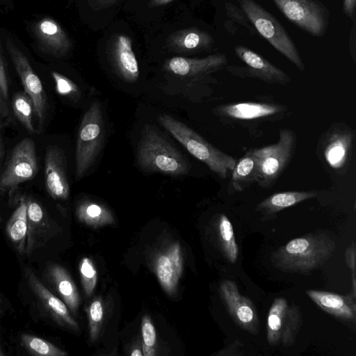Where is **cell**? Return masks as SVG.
Returning <instances> with one entry per match:
<instances>
[{
	"label": "cell",
	"instance_id": "cell-1",
	"mask_svg": "<svg viewBox=\"0 0 356 356\" xmlns=\"http://www.w3.org/2000/svg\"><path fill=\"white\" fill-rule=\"evenodd\" d=\"M336 242L324 232H315L291 240L271 254L278 270L309 275L321 267L333 254Z\"/></svg>",
	"mask_w": 356,
	"mask_h": 356
},
{
	"label": "cell",
	"instance_id": "cell-2",
	"mask_svg": "<svg viewBox=\"0 0 356 356\" xmlns=\"http://www.w3.org/2000/svg\"><path fill=\"white\" fill-rule=\"evenodd\" d=\"M137 159L143 168L151 172L179 176L190 170L184 156L150 124L143 130Z\"/></svg>",
	"mask_w": 356,
	"mask_h": 356
},
{
	"label": "cell",
	"instance_id": "cell-3",
	"mask_svg": "<svg viewBox=\"0 0 356 356\" xmlns=\"http://www.w3.org/2000/svg\"><path fill=\"white\" fill-rule=\"evenodd\" d=\"M158 121L191 154L220 178H226L228 172H232L236 159L211 145L193 129L169 115L159 116Z\"/></svg>",
	"mask_w": 356,
	"mask_h": 356
},
{
	"label": "cell",
	"instance_id": "cell-4",
	"mask_svg": "<svg viewBox=\"0 0 356 356\" xmlns=\"http://www.w3.org/2000/svg\"><path fill=\"white\" fill-rule=\"evenodd\" d=\"M237 1L259 33L298 69L303 71L305 67L300 54L280 21L255 0Z\"/></svg>",
	"mask_w": 356,
	"mask_h": 356
},
{
	"label": "cell",
	"instance_id": "cell-5",
	"mask_svg": "<svg viewBox=\"0 0 356 356\" xmlns=\"http://www.w3.org/2000/svg\"><path fill=\"white\" fill-rule=\"evenodd\" d=\"M296 145V134L289 129H280L279 139L275 144L252 149L258 161L257 183L270 188L289 164Z\"/></svg>",
	"mask_w": 356,
	"mask_h": 356
},
{
	"label": "cell",
	"instance_id": "cell-6",
	"mask_svg": "<svg viewBox=\"0 0 356 356\" xmlns=\"http://www.w3.org/2000/svg\"><path fill=\"white\" fill-rule=\"evenodd\" d=\"M104 123L99 102H93L81 120L76 146V176L82 178L97 156L104 138Z\"/></svg>",
	"mask_w": 356,
	"mask_h": 356
},
{
	"label": "cell",
	"instance_id": "cell-7",
	"mask_svg": "<svg viewBox=\"0 0 356 356\" xmlns=\"http://www.w3.org/2000/svg\"><path fill=\"white\" fill-rule=\"evenodd\" d=\"M282 15L299 29L315 37L326 33L330 12L318 0H272Z\"/></svg>",
	"mask_w": 356,
	"mask_h": 356
},
{
	"label": "cell",
	"instance_id": "cell-8",
	"mask_svg": "<svg viewBox=\"0 0 356 356\" xmlns=\"http://www.w3.org/2000/svg\"><path fill=\"white\" fill-rule=\"evenodd\" d=\"M302 324L300 307L289 304L284 298H277L268 314L266 338L271 346H292Z\"/></svg>",
	"mask_w": 356,
	"mask_h": 356
},
{
	"label": "cell",
	"instance_id": "cell-9",
	"mask_svg": "<svg viewBox=\"0 0 356 356\" xmlns=\"http://www.w3.org/2000/svg\"><path fill=\"white\" fill-rule=\"evenodd\" d=\"M38 170L35 142L25 138L13 149L0 178V188L12 190L35 177Z\"/></svg>",
	"mask_w": 356,
	"mask_h": 356
},
{
	"label": "cell",
	"instance_id": "cell-10",
	"mask_svg": "<svg viewBox=\"0 0 356 356\" xmlns=\"http://www.w3.org/2000/svg\"><path fill=\"white\" fill-rule=\"evenodd\" d=\"M6 47L24 92L32 99L38 124L42 127L46 117L47 100L41 81L32 69L28 58L10 39L7 40Z\"/></svg>",
	"mask_w": 356,
	"mask_h": 356
},
{
	"label": "cell",
	"instance_id": "cell-11",
	"mask_svg": "<svg viewBox=\"0 0 356 356\" xmlns=\"http://www.w3.org/2000/svg\"><path fill=\"white\" fill-rule=\"evenodd\" d=\"M220 294L225 308L233 321L241 328L252 334L259 330V320L255 305L251 300L240 294L236 283L223 281Z\"/></svg>",
	"mask_w": 356,
	"mask_h": 356
},
{
	"label": "cell",
	"instance_id": "cell-12",
	"mask_svg": "<svg viewBox=\"0 0 356 356\" xmlns=\"http://www.w3.org/2000/svg\"><path fill=\"white\" fill-rule=\"evenodd\" d=\"M234 52L246 65L243 68L245 76L271 84L286 85L290 82V77L284 71L252 49L238 44Z\"/></svg>",
	"mask_w": 356,
	"mask_h": 356
},
{
	"label": "cell",
	"instance_id": "cell-13",
	"mask_svg": "<svg viewBox=\"0 0 356 356\" xmlns=\"http://www.w3.org/2000/svg\"><path fill=\"white\" fill-rule=\"evenodd\" d=\"M45 186L54 200H65L70 194V186L66 173L65 159L62 151L56 147H49L44 160Z\"/></svg>",
	"mask_w": 356,
	"mask_h": 356
},
{
	"label": "cell",
	"instance_id": "cell-14",
	"mask_svg": "<svg viewBox=\"0 0 356 356\" xmlns=\"http://www.w3.org/2000/svg\"><path fill=\"white\" fill-rule=\"evenodd\" d=\"M40 50L56 57L66 55L72 42L60 24L50 17L38 21L33 28Z\"/></svg>",
	"mask_w": 356,
	"mask_h": 356
},
{
	"label": "cell",
	"instance_id": "cell-15",
	"mask_svg": "<svg viewBox=\"0 0 356 356\" xmlns=\"http://www.w3.org/2000/svg\"><path fill=\"white\" fill-rule=\"evenodd\" d=\"M109 50L111 61L117 74L125 81H136L139 77V68L131 39L126 35H116L111 40Z\"/></svg>",
	"mask_w": 356,
	"mask_h": 356
},
{
	"label": "cell",
	"instance_id": "cell-16",
	"mask_svg": "<svg viewBox=\"0 0 356 356\" xmlns=\"http://www.w3.org/2000/svg\"><path fill=\"white\" fill-rule=\"evenodd\" d=\"M227 62L224 54H215L202 58L176 56L167 61L165 68L178 76L197 77L222 69Z\"/></svg>",
	"mask_w": 356,
	"mask_h": 356
},
{
	"label": "cell",
	"instance_id": "cell-17",
	"mask_svg": "<svg viewBox=\"0 0 356 356\" xmlns=\"http://www.w3.org/2000/svg\"><path fill=\"white\" fill-rule=\"evenodd\" d=\"M25 276L31 291L53 318L71 329L78 330L79 325L71 316L67 305L54 295L30 268H25Z\"/></svg>",
	"mask_w": 356,
	"mask_h": 356
},
{
	"label": "cell",
	"instance_id": "cell-18",
	"mask_svg": "<svg viewBox=\"0 0 356 356\" xmlns=\"http://www.w3.org/2000/svg\"><path fill=\"white\" fill-rule=\"evenodd\" d=\"M306 293L327 313L346 322L355 321V296H341L318 290H307Z\"/></svg>",
	"mask_w": 356,
	"mask_h": 356
},
{
	"label": "cell",
	"instance_id": "cell-19",
	"mask_svg": "<svg viewBox=\"0 0 356 356\" xmlns=\"http://www.w3.org/2000/svg\"><path fill=\"white\" fill-rule=\"evenodd\" d=\"M155 270L163 289L168 294H173L183 270L181 247L178 243L172 244L165 254L157 257Z\"/></svg>",
	"mask_w": 356,
	"mask_h": 356
},
{
	"label": "cell",
	"instance_id": "cell-20",
	"mask_svg": "<svg viewBox=\"0 0 356 356\" xmlns=\"http://www.w3.org/2000/svg\"><path fill=\"white\" fill-rule=\"evenodd\" d=\"M213 44L214 40L210 33L195 27L176 31L167 39L170 49L184 53L210 51Z\"/></svg>",
	"mask_w": 356,
	"mask_h": 356
},
{
	"label": "cell",
	"instance_id": "cell-21",
	"mask_svg": "<svg viewBox=\"0 0 356 356\" xmlns=\"http://www.w3.org/2000/svg\"><path fill=\"white\" fill-rule=\"evenodd\" d=\"M353 145V135L350 131L337 130L331 133L323 151L329 165L334 170L343 169L350 159Z\"/></svg>",
	"mask_w": 356,
	"mask_h": 356
},
{
	"label": "cell",
	"instance_id": "cell-22",
	"mask_svg": "<svg viewBox=\"0 0 356 356\" xmlns=\"http://www.w3.org/2000/svg\"><path fill=\"white\" fill-rule=\"evenodd\" d=\"M218 113L232 120H250L265 118L283 111L280 105L257 102H241L220 106Z\"/></svg>",
	"mask_w": 356,
	"mask_h": 356
},
{
	"label": "cell",
	"instance_id": "cell-23",
	"mask_svg": "<svg viewBox=\"0 0 356 356\" xmlns=\"http://www.w3.org/2000/svg\"><path fill=\"white\" fill-rule=\"evenodd\" d=\"M27 210V237L26 254L30 255L32 252L44 242V236L47 232V218L41 206L31 198L25 199Z\"/></svg>",
	"mask_w": 356,
	"mask_h": 356
},
{
	"label": "cell",
	"instance_id": "cell-24",
	"mask_svg": "<svg viewBox=\"0 0 356 356\" xmlns=\"http://www.w3.org/2000/svg\"><path fill=\"white\" fill-rule=\"evenodd\" d=\"M47 273L65 304L72 313L76 314L80 298L76 285L67 271L63 266L54 264L49 267Z\"/></svg>",
	"mask_w": 356,
	"mask_h": 356
},
{
	"label": "cell",
	"instance_id": "cell-25",
	"mask_svg": "<svg viewBox=\"0 0 356 356\" xmlns=\"http://www.w3.org/2000/svg\"><path fill=\"white\" fill-rule=\"evenodd\" d=\"M317 195L316 191H286L273 194L257 204L256 210L268 216Z\"/></svg>",
	"mask_w": 356,
	"mask_h": 356
},
{
	"label": "cell",
	"instance_id": "cell-26",
	"mask_svg": "<svg viewBox=\"0 0 356 356\" xmlns=\"http://www.w3.org/2000/svg\"><path fill=\"white\" fill-rule=\"evenodd\" d=\"M257 178L258 161L250 149L236 162L232 170L231 181L235 191L241 192L257 182Z\"/></svg>",
	"mask_w": 356,
	"mask_h": 356
},
{
	"label": "cell",
	"instance_id": "cell-27",
	"mask_svg": "<svg viewBox=\"0 0 356 356\" xmlns=\"http://www.w3.org/2000/svg\"><path fill=\"white\" fill-rule=\"evenodd\" d=\"M27 205L22 198L19 206L8 220L6 229L7 235L17 251L24 254L26 252L27 237Z\"/></svg>",
	"mask_w": 356,
	"mask_h": 356
},
{
	"label": "cell",
	"instance_id": "cell-28",
	"mask_svg": "<svg viewBox=\"0 0 356 356\" xmlns=\"http://www.w3.org/2000/svg\"><path fill=\"white\" fill-rule=\"evenodd\" d=\"M78 219L92 227H97L115 222L111 212L104 205L92 201H83L76 208Z\"/></svg>",
	"mask_w": 356,
	"mask_h": 356
},
{
	"label": "cell",
	"instance_id": "cell-29",
	"mask_svg": "<svg viewBox=\"0 0 356 356\" xmlns=\"http://www.w3.org/2000/svg\"><path fill=\"white\" fill-rule=\"evenodd\" d=\"M218 242L227 260L235 263L238 256V248L235 240L232 222L225 214H220L217 222Z\"/></svg>",
	"mask_w": 356,
	"mask_h": 356
},
{
	"label": "cell",
	"instance_id": "cell-30",
	"mask_svg": "<svg viewBox=\"0 0 356 356\" xmlns=\"http://www.w3.org/2000/svg\"><path fill=\"white\" fill-rule=\"evenodd\" d=\"M12 106L14 113L25 129L34 133L33 114L34 108L32 99L25 92H19L13 96Z\"/></svg>",
	"mask_w": 356,
	"mask_h": 356
},
{
	"label": "cell",
	"instance_id": "cell-31",
	"mask_svg": "<svg viewBox=\"0 0 356 356\" xmlns=\"http://www.w3.org/2000/svg\"><path fill=\"white\" fill-rule=\"evenodd\" d=\"M21 343L31 354L41 356H65L67 353L52 344L35 336L23 334Z\"/></svg>",
	"mask_w": 356,
	"mask_h": 356
},
{
	"label": "cell",
	"instance_id": "cell-32",
	"mask_svg": "<svg viewBox=\"0 0 356 356\" xmlns=\"http://www.w3.org/2000/svg\"><path fill=\"white\" fill-rule=\"evenodd\" d=\"M79 273L86 296H90L96 286L97 273L91 259L83 257L79 262Z\"/></svg>",
	"mask_w": 356,
	"mask_h": 356
},
{
	"label": "cell",
	"instance_id": "cell-33",
	"mask_svg": "<svg viewBox=\"0 0 356 356\" xmlns=\"http://www.w3.org/2000/svg\"><path fill=\"white\" fill-rule=\"evenodd\" d=\"M103 316L104 309L102 301L99 299H95L91 302L88 310L89 332L91 341H95L98 337Z\"/></svg>",
	"mask_w": 356,
	"mask_h": 356
},
{
	"label": "cell",
	"instance_id": "cell-34",
	"mask_svg": "<svg viewBox=\"0 0 356 356\" xmlns=\"http://www.w3.org/2000/svg\"><path fill=\"white\" fill-rule=\"evenodd\" d=\"M57 92L63 96L74 95L79 92L77 86L70 79L56 72H51Z\"/></svg>",
	"mask_w": 356,
	"mask_h": 356
},
{
	"label": "cell",
	"instance_id": "cell-35",
	"mask_svg": "<svg viewBox=\"0 0 356 356\" xmlns=\"http://www.w3.org/2000/svg\"><path fill=\"white\" fill-rule=\"evenodd\" d=\"M141 332L143 343L154 347L156 341V334L155 328L149 316H145L143 318Z\"/></svg>",
	"mask_w": 356,
	"mask_h": 356
},
{
	"label": "cell",
	"instance_id": "cell-36",
	"mask_svg": "<svg viewBox=\"0 0 356 356\" xmlns=\"http://www.w3.org/2000/svg\"><path fill=\"white\" fill-rule=\"evenodd\" d=\"M225 8L228 16L234 22L248 27L251 28L249 25L250 20L241 8L233 5L231 3H225Z\"/></svg>",
	"mask_w": 356,
	"mask_h": 356
},
{
	"label": "cell",
	"instance_id": "cell-37",
	"mask_svg": "<svg viewBox=\"0 0 356 356\" xmlns=\"http://www.w3.org/2000/svg\"><path fill=\"white\" fill-rule=\"evenodd\" d=\"M0 95L8 103V83L6 72L0 53Z\"/></svg>",
	"mask_w": 356,
	"mask_h": 356
},
{
	"label": "cell",
	"instance_id": "cell-38",
	"mask_svg": "<svg viewBox=\"0 0 356 356\" xmlns=\"http://www.w3.org/2000/svg\"><path fill=\"white\" fill-rule=\"evenodd\" d=\"M355 245L353 243L346 250V262L350 268V269L352 270L353 273V290H354V294L355 293Z\"/></svg>",
	"mask_w": 356,
	"mask_h": 356
},
{
	"label": "cell",
	"instance_id": "cell-39",
	"mask_svg": "<svg viewBox=\"0 0 356 356\" xmlns=\"http://www.w3.org/2000/svg\"><path fill=\"white\" fill-rule=\"evenodd\" d=\"M356 0H343V12L353 22H355Z\"/></svg>",
	"mask_w": 356,
	"mask_h": 356
},
{
	"label": "cell",
	"instance_id": "cell-40",
	"mask_svg": "<svg viewBox=\"0 0 356 356\" xmlns=\"http://www.w3.org/2000/svg\"><path fill=\"white\" fill-rule=\"evenodd\" d=\"M9 114L8 103L0 95V117L6 118Z\"/></svg>",
	"mask_w": 356,
	"mask_h": 356
},
{
	"label": "cell",
	"instance_id": "cell-41",
	"mask_svg": "<svg viewBox=\"0 0 356 356\" xmlns=\"http://www.w3.org/2000/svg\"><path fill=\"white\" fill-rule=\"evenodd\" d=\"M143 355L145 356H153L155 355V350L153 346H149L143 343Z\"/></svg>",
	"mask_w": 356,
	"mask_h": 356
},
{
	"label": "cell",
	"instance_id": "cell-42",
	"mask_svg": "<svg viewBox=\"0 0 356 356\" xmlns=\"http://www.w3.org/2000/svg\"><path fill=\"white\" fill-rule=\"evenodd\" d=\"M173 0H150L149 2V7H156L165 5L172 1Z\"/></svg>",
	"mask_w": 356,
	"mask_h": 356
},
{
	"label": "cell",
	"instance_id": "cell-43",
	"mask_svg": "<svg viewBox=\"0 0 356 356\" xmlns=\"http://www.w3.org/2000/svg\"><path fill=\"white\" fill-rule=\"evenodd\" d=\"M131 356H142L143 353L140 349H134L132 353H131Z\"/></svg>",
	"mask_w": 356,
	"mask_h": 356
},
{
	"label": "cell",
	"instance_id": "cell-44",
	"mask_svg": "<svg viewBox=\"0 0 356 356\" xmlns=\"http://www.w3.org/2000/svg\"><path fill=\"white\" fill-rule=\"evenodd\" d=\"M99 1L103 2V3H108L113 2L115 0H99Z\"/></svg>",
	"mask_w": 356,
	"mask_h": 356
},
{
	"label": "cell",
	"instance_id": "cell-45",
	"mask_svg": "<svg viewBox=\"0 0 356 356\" xmlns=\"http://www.w3.org/2000/svg\"><path fill=\"white\" fill-rule=\"evenodd\" d=\"M4 355H5V354H4V353L3 352L2 349L0 347V356H4Z\"/></svg>",
	"mask_w": 356,
	"mask_h": 356
},
{
	"label": "cell",
	"instance_id": "cell-46",
	"mask_svg": "<svg viewBox=\"0 0 356 356\" xmlns=\"http://www.w3.org/2000/svg\"><path fill=\"white\" fill-rule=\"evenodd\" d=\"M1 313V306H0V314Z\"/></svg>",
	"mask_w": 356,
	"mask_h": 356
},
{
	"label": "cell",
	"instance_id": "cell-47",
	"mask_svg": "<svg viewBox=\"0 0 356 356\" xmlns=\"http://www.w3.org/2000/svg\"><path fill=\"white\" fill-rule=\"evenodd\" d=\"M1 220V214H0V221Z\"/></svg>",
	"mask_w": 356,
	"mask_h": 356
}]
</instances>
